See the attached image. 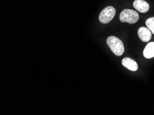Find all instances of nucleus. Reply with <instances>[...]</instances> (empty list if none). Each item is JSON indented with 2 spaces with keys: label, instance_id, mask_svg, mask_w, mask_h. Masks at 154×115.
Masks as SVG:
<instances>
[{
  "label": "nucleus",
  "instance_id": "obj_1",
  "mask_svg": "<svg viewBox=\"0 0 154 115\" xmlns=\"http://www.w3.org/2000/svg\"><path fill=\"white\" fill-rule=\"evenodd\" d=\"M107 44L115 55L121 56L123 55L124 52V44L119 38L110 36L107 39Z\"/></svg>",
  "mask_w": 154,
  "mask_h": 115
},
{
  "label": "nucleus",
  "instance_id": "obj_2",
  "mask_svg": "<svg viewBox=\"0 0 154 115\" xmlns=\"http://www.w3.org/2000/svg\"><path fill=\"white\" fill-rule=\"evenodd\" d=\"M122 22H127L129 24H135L139 19V15L136 11L125 9L121 13L119 16Z\"/></svg>",
  "mask_w": 154,
  "mask_h": 115
},
{
  "label": "nucleus",
  "instance_id": "obj_3",
  "mask_svg": "<svg viewBox=\"0 0 154 115\" xmlns=\"http://www.w3.org/2000/svg\"><path fill=\"white\" fill-rule=\"evenodd\" d=\"M116 10L112 6H108L101 11L99 15V19L102 24H107L114 18Z\"/></svg>",
  "mask_w": 154,
  "mask_h": 115
},
{
  "label": "nucleus",
  "instance_id": "obj_4",
  "mask_svg": "<svg viewBox=\"0 0 154 115\" xmlns=\"http://www.w3.org/2000/svg\"><path fill=\"white\" fill-rule=\"evenodd\" d=\"M140 39L143 42H148L151 39V32L148 28L141 27L137 31Z\"/></svg>",
  "mask_w": 154,
  "mask_h": 115
},
{
  "label": "nucleus",
  "instance_id": "obj_5",
  "mask_svg": "<svg viewBox=\"0 0 154 115\" xmlns=\"http://www.w3.org/2000/svg\"><path fill=\"white\" fill-rule=\"evenodd\" d=\"M133 6L140 13H146L149 10V4L144 0H135L133 2Z\"/></svg>",
  "mask_w": 154,
  "mask_h": 115
},
{
  "label": "nucleus",
  "instance_id": "obj_6",
  "mask_svg": "<svg viewBox=\"0 0 154 115\" xmlns=\"http://www.w3.org/2000/svg\"><path fill=\"white\" fill-rule=\"evenodd\" d=\"M122 65L131 71H136L138 68L137 62L130 58H124L122 60Z\"/></svg>",
  "mask_w": 154,
  "mask_h": 115
},
{
  "label": "nucleus",
  "instance_id": "obj_7",
  "mask_svg": "<svg viewBox=\"0 0 154 115\" xmlns=\"http://www.w3.org/2000/svg\"><path fill=\"white\" fill-rule=\"evenodd\" d=\"M143 55L146 59H151L154 57V42H150L146 45L143 51Z\"/></svg>",
  "mask_w": 154,
  "mask_h": 115
},
{
  "label": "nucleus",
  "instance_id": "obj_8",
  "mask_svg": "<svg viewBox=\"0 0 154 115\" xmlns=\"http://www.w3.org/2000/svg\"><path fill=\"white\" fill-rule=\"evenodd\" d=\"M146 25L151 33L154 34V17H151L146 20Z\"/></svg>",
  "mask_w": 154,
  "mask_h": 115
}]
</instances>
